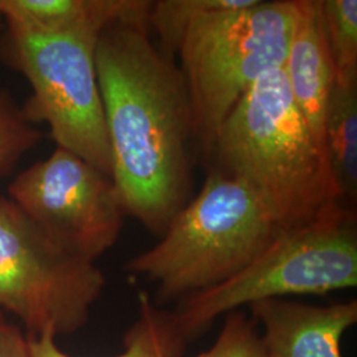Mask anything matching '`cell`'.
Here are the masks:
<instances>
[{
  "mask_svg": "<svg viewBox=\"0 0 357 357\" xmlns=\"http://www.w3.org/2000/svg\"><path fill=\"white\" fill-rule=\"evenodd\" d=\"M96 66L112 155V180L125 215L162 236L191 190V103L172 59L149 22L107 26Z\"/></svg>",
  "mask_w": 357,
  "mask_h": 357,
  "instance_id": "obj_1",
  "label": "cell"
},
{
  "mask_svg": "<svg viewBox=\"0 0 357 357\" xmlns=\"http://www.w3.org/2000/svg\"><path fill=\"white\" fill-rule=\"evenodd\" d=\"M212 156L217 169L249 185L290 229L344 205L283 68L261 77L237 103Z\"/></svg>",
  "mask_w": 357,
  "mask_h": 357,
  "instance_id": "obj_2",
  "label": "cell"
},
{
  "mask_svg": "<svg viewBox=\"0 0 357 357\" xmlns=\"http://www.w3.org/2000/svg\"><path fill=\"white\" fill-rule=\"evenodd\" d=\"M287 230L249 185L215 169L126 270L155 284L158 302L183 301L229 280Z\"/></svg>",
  "mask_w": 357,
  "mask_h": 357,
  "instance_id": "obj_3",
  "label": "cell"
},
{
  "mask_svg": "<svg viewBox=\"0 0 357 357\" xmlns=\"http://www.w3.org/2000/svg\"><path fill=\"white\" fill-rule=\"evenodd\" d=\"M298 0H249L205 13L180 40V72L191 103L195 142L211 158L231 110L261 77L286 63Z\"/></svg>",
  "mask_w": 357,
  "mask_h": 357,
  "instance_id": "obj_4",
  "label": "cell"
},
{
  "mask_svg": "<svg viewBox=\"0 0 357 357\" xmlns=\"http://www.w3.org/2000/svg\"><path fill=\"white\" fill-rule=\"evenodd\" d=\"M356 284V212L339 205L284 231L246 268L183 299L171 315L188 343L213 320L240 307L289 295H323Z\"/></svg>",
  "mask_w": 357,
  "mask_h": 357,
  "instance_id": "obj_5",
  "label": "cell"
},
{
  "mask_svg": "<svg viewBox=\"0 0 357 357\" xmlns=\"http://www.w3.org/2000/svg\"><path fill=\"white\" fill-rule=\"evenodd\" d=\"M91 33H40L6 24L0 56L29 84L23 106L33 125L44 122L56 147L112 178V155Z\"/></svg>",
  "mask_w": 357,
  "mask_h": 357,
  "instance_id": "obj_6",
  "label": "cell"
},
{
  "mask_svg": "<svg viewBox=\"0 0 357 357\" xmlns=\"http://www.w3.org/2000/svg\"><path fill=\"white\" fill-rule=\"evenodd\" d=\"M105 284L96 262L65 250L0 196V308L22 320L29 336L81 330Z\"/></svg>",
  "mask_w": 357,
  "mask_h": 357,
  "instance_id": "obj_7",
  "label": "cell"
},
{
  "mask_svg": "<svg viewBox=\"0 0 357 357\" xmlns=\"http://www.w3.org/2000/svg\"><path fill=\"white\" fill-rule=\"evenodd\" d=\"M7 193L51 240L91 262L114 246L126 217L112 178L61 147L17 174Z\"/></svg>",
  "mask_w": 357,
  "mask_h": 357,
  "instance_id": "obj_8",
  "label": "cell"
},
{
  "mask_svg": "<svg viewBox=\"0 0 357 357\" xmlns=\"http://www.w3.org/2000/svg\"><path fill=\"white\" fill-rule=\"evenodd\" d=\"M250 310L262 326L265 357H343L342 337L357 321L356 301L311 306L268 299L250 305Z\"/></svg>",
  "mask_w": 357,
  "mask_h": 357,
  "instance_id": "obj_9",
  "label": "cell"
},
{
  "mask_svg": "<svg viewBox=\"0 0 357 357\" xmlns=\"http://www.w3.org/2000/svg\"><path fill=\"white\" fill-rule=\"evenodd\" d=\"M283 70L294 102L324 153V121L335 72L324 36L319 0H298L296 23Z\"/></svg>",
  "mask_w": 357,
  "mask_h": 357,
  "instance_id": "obj_10",
  "label": "cell"
},
{
  "mask_svg": "<svg viewBox=\"0 0 357 357\" xmlns=\"http://www.w3.org/2000/svg\"><path fill=\"white\" fill-rule=\"evenodd\" d=\"M146 0H0L6 24L40 33H91L100 36L121 22H149Z\"/></svg>",
  "mask_w": 357,
  "mask_h": 357,
  "instance_id": "obj_11",
  "label": "cell"
},
{
  "mask_svg": "<svg viewBox=\"0 0 357 357\" xmlns=\"http://www.w3.org/2000/svg\"><path fill=\"white\" fill-rule=\"evenodd\" d=\"M324 153L342 203L357 199V84L335 82L324 121Z\"/></svg>",
  "mask_w": 357,
  "mask_h": 357,
  "instance_id": "obj_12",
  "label": "cell"
},
{
  "mask_svg": "<svg viewBox=\"0 0 357 357\" xmlns=\"http://www.w3.org/2000/svg\"><path fill=\"white\" fill-rule=\"evenodd\" d=\"M139 317L125 336V351L114 357H181L187 342L178 333L171 312L163 311L146 291L138 295ZM32 357H72L56 344L47 331L28 336Z\"/></svg>",
  "mask_w": 357,
  "mask_h": 357,
  "instance_id": "obj_13",
  "label": "cell"
},
{
  "mask_svg": "<svg viewBox=\"0 0 357 357\" xmlns=\"http://www.w3.org/2000/svg\"><path fill=\"white\" fill-rule=\"evenodd\" d=\"M335 82L357 84V0H320Z\"/></svg>",
  "mask_w": 357,
  "mask_h": 357,
  "instance_id": "obj_14",
  "label": "cell"
},
{
  "mask_svg": "<svg viewBox=\"0 0 357 357\" xmlns=\"http://www.w3.org/2000/svg\"><path fill=\"white\" fill-rule=\"evenodd\" d=\"M249 0H159L151 1L149 26L156 32L163 44L162 51L168 57L176 54L180 40L192 20L216 10L234 8Z\"/></svg>",
  "mask_w": 357,
  "mask_h": 357,
  "instance_id": "obj_15",
  "label": "cell"
},
{
  "mask_svg": "<svg viewBox=\"0 0 357 357\" xmlns=\"http://www.w3.org/2000/svg\"><path fill=\"white\" fill-rule=\"evenodd\" d=\"M40 138V130L29 122L23 106L0 89V178L10 174Z\"/></svg>",
  "mask_w": 357,
  "mask_h": 357,
  "instance_id": "obj_16",
  "label": "cell"
},
{
  "mask_svg": "<svg viewBox=\"0 0 357 357\" xmlns=\"http://www.w3.org/2000/svg\"><path fill=\"white\" fill-rule=\"evenodd\" d=\"M199 357H265L255 319L238 311L228 314L216 342Z\"/></svg>",
  "mask_w": 357,
  "mask_h": 357,
  "instance_id": "obj_17",
  "label": "cell"
},
{
  "mask_svg": "<svg viewBox=\"0 0 357 357\" xmlns=\"http://www.w3.org/2000/svg\"><path fill=\"white\" fill-rule=\"evenodd\" d=\"M0 357H32L29 337L0 310Z\"/></svg>",
  "mask_w": 357,
  "mask_h": 357,
  "instance_id": "obj_18",
  "label": "cell"
},
{
  "mask_svg": "<svg viewBox=\"0 0 357 357\" xmlns=\"http://www.w3.org/2000/svg\"><path fill=\"white\" fill-rule=\"evenodd\" d=\"M0 20H3V19H1V15H0Z\"/></svg>",
  "mask_w": 357,
  "mask_h": 357,
  "instance_id": "obj_19",
  "label": "cell"
}]
</instances>
